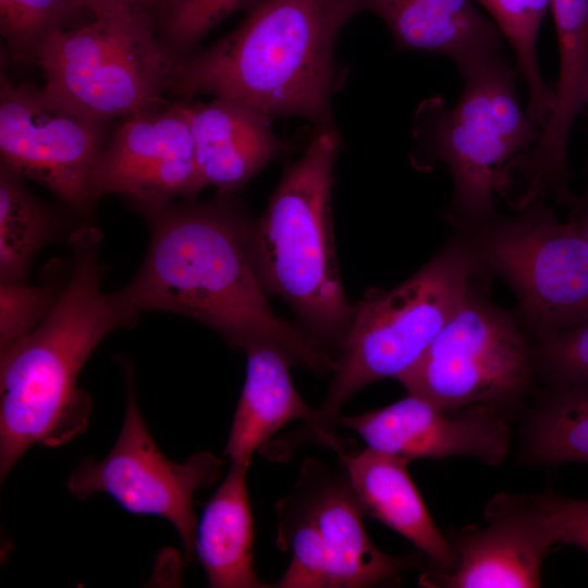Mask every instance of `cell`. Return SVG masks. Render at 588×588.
Instances as JSON below:
<instances>
[{"instance_id":"6da1fadb","label":"cell","mask_w":588,"mask_h":588,"mask_svg":"<svg viewBox=\"0 0 588 588\" xmlns=\"http://www.w3.org/2000/svg\"><path fill=\"white\" fill-rule=\"evenodd\" d=\"M139 210L150 228L145 258L111 294L127 326L142 311L173 313L211 328L232 347L272 344L311 372L333 371L331 353L270 307L252 254V220L226 195Z\"/></svg>"},{"instance_id":"7a4b0ae2","label":"cell","mask_w":588,"mask_h":588,"mask_svg":"<svg viewBox=\"0 0 588 588\" xmlns=\"http://www.w3.org/2000/svg\"><path fill=\"white\" fill-rule=\"evenodd\" d=\"M72 267L54 306L29 333L0 348L1 479L34 444L59 446L88 426L91 402L76 387L98 344L126 322L102 291L100 233L81 226L70 240Z\"/></svg>"},{"instance_id":"3957f363","label":"cell","mask_w":588,"mask_h":588,"mask_svg":"<svg viewBox=\"0 0 588 588\" xmlns=\"http://www.w3.org/2000/svg\"><path fill=\"white\" fill-rule=\"evenodd\" d=\"M356 13L352 0H259L232 32L177 61L169 89L331 126L334 44Z\"/></svg>"},{"instance_id":"277c9868","label":"cell","mask_w":588,"mask_h":588,"mask_svg":"<svg viewBox=\"0 0 588 588\" xmlns=\"http://www.w3.org/2000/svg\"><path fill=\"white\" fill-rule=\"evenodd\" d=\"M339 151L333 126L317 127L250 225L252 254L265 290L281 297L329 352L341 350L356 310L342 286L333 238L331 192Z\"/></svg>"},{"instance_id":"5b68a950","label":"cell","mask_w":588,"mask_h":588,"mask_svg":"<svg viewBox=\"0 0 588 588\" xmlns=\"http://www.w3.org/2000/svg\"><path fill=\"white\" fill-rule=\"evenodd\" d=\"M516 71L499 56L464 77L454 106L433 96L415 113L417 160L443 163L450 172L452 196L444 218L453 228L497 213L493 193L505 168L539 139L541 127L519 103Z\"/></svg>"},{"instance_id":"8992f818","label":"cell","mask_w":588,"mask_h":588,"mask_svg":"<svg viewBox=\"0 0 588 588\" xmlns=\"http://www.w3.org/2000/svg\"><path fill=\"white\" fill-rule=\"evenodd\" d=\"M478 283L486 284L475 258L453 232L409 278L390 290L370 289L356 304L318 408L327 427L360 389L408 371Z\"/></svg>"},{"instance_id":"52a82bcc","label":"cell","mask_w":588,"mask_h":588,"mask_svg":"<svg viewBox=\"0 0 588 588\" xmlns=\"http://www.w3.org/2000/svg\"><path fill=\"white\" fill-rule=\"evenodd\" d=\"M146 8L96 15L90 24L52 33L35 59L44 86L105 122L163 107L177 61Z\"/></svg>"},{"instance_id":"ba28073f","label":"cell","mask_w":588,"mask_h":588,"mask_svg":"<svg viewBox=\"0 0 588 588\" xmlns=\"http://www.w3.org/2000/svg\"><path fill=\"white\" fill-rule=\"evenodd\" d=\"M453 232L483 281L494 275L510 287L514 311L535 340L588 320V241L547 200Z\"/></svg>"},{"instance_id":"9c48e42d","label":"cell","mask_w":588,"mask_h":588,"mask_svg":"<svg viewBox=\"0 0 588 588\" xmlns=\"http://www.w3.org/2000/svg\"><path fill=\"white\" fill-rule=\"evenodd\" d=\"M277 546L290 564L277 588H365L399 583L416 565L391 555L367 535L346 473L309 457L293 489L275 504Z\"/></svg>"},{"instance_id":"30bf717a","label":"cell","mask_w":588,"mask_h":588,"mask_svg":"<svg viewBox=\"0 0 588 588\" xmlns=\"http://www.w3.org/2000/svg\"><path fill=\"white\" fill-rule=\"evenodd\" d=\"M476 284L421 358L397 378L408 393L442 409L477 404L512 408L539 378L535 339L516 313Z\"/></svg>"},{"instance_id":"8fae6325","label":"cell","mask_w":588,"mask_h":588,"mask_svg":"<svg viewBox=\"0 0 588 588\" xmlns=\"http://www.w3.org/2000/svg\"><path fill=\"white\" fill-rule=\"evenodd\" d=\"M123 368L126 408L118 439L102 460H84L70 475L66 487L77 499L103 492L130 513L166 518L180 536L189 562L195 558L197 527L193 497L216 481L223 461L209 451L193 454L183 463L167 458L142 418L133 369L126 363Z\"/></svg>"},{"instance_id":"7c38bea8","label":"cell","mask_w":588,"mask_h":588,"mask_svg":"<svg viewBox=\"0 0 588 588\" xmlns=\"http://www.w3.org/2000/svg\"><path fill=\"white\" fill-rule=\"evenodd\" d=\"M107 122L88 115L45 86L0 76L1 162L77 211L94 201L91 176Z\"/></svg>"},{"instance_id":"4fadbf2b","label":"cell","mask_w":588,"mask_h":588,"mask_svg":"<svg viewBox=\"0 0 588 588\" xmlns=\"http://www.w3.org/2000/svg\"><path fill=\"white\" fill-rule=\"evenodd\" d=\"M204 187L183 102L125 118L91 176L94 200L118 194L138 209L192 198Z\"/></svg>"},{"instance_id":"5bb4252c","label":"cell","mask_w":588,"mask_h":588,"mask_svg":"<svg viewBox=\"0 0 588 588\" xmlns=\"http://www.w3.org/2000/svg\"><path fill=\"white\" fill-rule=\"evenodd\" d=\"M485 526L468 528L451 542L456 564L449 573L426 572L420 584L441 588H534L542 563L558 543L550 492L494 495Z\"/></svg>"},{"instance_id":"9a60e30c","label":"cell","mask_w":588,"mask_h":588,"mask_svg":"<svg viewBox=\"0 0 588 588\" xmlns=\"http://www.w3.org/2000/svg\"><path fill=\"white\" fill-rule=\"evenodd\" d=\"M506 408L477 404L457 412L440 408L418 395L354 416H335L331 424L358 434L367 448L416 458L465 456L495 466L510 450Z\"/></svg>"},{"instance_id":"2e32d148","label":"cell","mask_w":588,"mask_h":588,"mask_svg":"<svg viewBox=\"0 0 588 588\" xmlns=\"http://www.w3.org/2000/svg\"><path fill=\"white\" fill-rule=\"evenodd\" d=\"M378 15L404 50L450 58L463 77L503 54L504 36L476 0H352Z\"/></svg>"},{"instance_id":"e0dca14e","label":"cell","mask_w":588,"mask_h":588,"mask_svg":"<svg viewBox=\"0 0 588 588\" xmlns=\"http://www.w3.org/2000/svg\"><path fill=\"white\" fill-rule=\"evenodd\" d=\"M183 106L200 176L220 195L240 189L285 150L271 117L250 106L224 98Z\"/></svg>"},{"instance_id":"ac0fdd59","label":"cell","mask_w":588,"mask_h":588,"mask_svg":"<svg viewBox=\"0 0 588 588\" xmlns=\"http://www.w3.org/2000/svg\"><path fill=\"white\" fill-rule=\"evenodd\" d=\"M246 353V377L235 409L224 454L231 463L250 464L253 454L282 427L306 421L328 446L342 445L294 387L290 367L296 365L282 348L255 344Z\"/></svg>"},{"instance_id":"d6986e66","label":"cell","mask_w":588,"mask_h":588,"mask_svg":"<svg viewBox=\"0 0 588 588\" xmlns=\"http://www.w3.org/2000/svg\"><path fill=\"white\" fill-rule=\"evenodd\" d=\"M364 514L411 541L431 562L433 572L449 573L456 553L431 518L408 471V460L365 448L335 451Z\"/></svg>"},{"instance_id":"ffe728a7","label":"cell","mask_w":588,"mask_h":588,"mask_svg":"<svg viewBox=\"0 0 588 588\" xmlns=\"http://www.w3.org/2000/svg\"><path fill=\"white\" fill-rule=\"evenodd\" d=\"M250 464L231 463L197 523L195 555L212 588H269L253 563L254 523L246 486Z\"/></svg>"},{"instance_id":"44dd1931","label":"cell","mask_w":588,"mask_h":588,"mask_svg":"<svg viewBox=\"0 0 588 588\" xmlns=\"http://www.w3.org/2000/svg\"><path fill=\"white\" fill-rule=\"evenodd\" d=\"M559 48L552 110L535 145L536 156L558 166L567 160L572 127L588 102V0H550Z\"/></svg>"},{"instance_id":"7402d4cb","label":"cell","mask_w":588,"mask_h":588,"mask_svg":"<svg viewBox=\"0 0 588 588\" xmlns=\"http://www.w3.org/2000/svg\"><path fill=\"white\" fill-rule=\"evenodd\" d=\"M523 460L588 464V384L548 385L524 424Z\"/></svg>"},{"instance_id":"603a6c76","label":"cell","mask_w":588,"mask_h":588,"mask_svg":"<svg viewBox=\"0 0 588 588\" xmlns=\"http://www.w3.org/2000/svg\"><path fill=\"white\" fill-rule=\"evenodd\" d=\"M56 216L25 187L22 176L0 166V280L24 282L34 256L59 233Z\"/></svg>"},{"instance_id":"cb8c5ba5","label":"cell","mask_w":588,"mask_h":588,"mask_svg":"<svg viewBox=\"0 0 588 588\" xmlns=\"http://www.w3.org/2000/svg\"><path fill=\"white\" fill-rule=\"evenodd\" d=\"M500 28L516 60L527 90V113L542 127L554 103V90L544 81L537 56V40L550 0H476Z\"/></svg>"},{"instance_id":"d4e9b609","label":"cell","mask_w":588,"mask_h":588,"mask_svg":"<svg viewBox=\"0 0 588 588\" xmlns=\"http://www.w3.org/2000/svg\"><path fill=\"white\" fill-rule=\"evenodd\" d=\"M74 10L69 0H0V32L12 58L35 62L45 39L64 28Z\"/></svg>"},{"instance_id":"484cf974","label":"cell","mask_w":588,"mask_h":588,"mask_svg":"<svg viewBox=\"0 0 588 588\" xmlns=\"http://www.w3.org/2000/svg\"><path fill=\"white\" fill-rule=\"evenodd\" d=\"M259 0H155L161 39L176 61L189 56L211 28Z\"/></svg>"},{"instance_id":"4316f807","label":"cell","mask_w":588,"mask_h":588,"mask_svg":"<svg viewBox=\"0 0 588 588\" xmlns=\"http://www.w3.org/2000/svg\"><path fill=\"white\" fill-rule=\"evenodd\" d=\"M535 355L548 385L588 384V320L536 339Z\"/></svg>"},{"instance_id":"83f0119b","label":"cell","mask_w":588,"mask_h":588,"mask_svg":"<svg viewBox=\"0 0 588 588\" xmlns=\"http://www.w3.org/2000/svg\"><path fill=\"white\" fill-rule=\"evenodd\" d=\"M63 286L60 281L56 284L50 274L41 285L1 283L0 348L34 330L50 313Z\"/></svg>"},{"instance_id":"f1b7e54d","label":"cell","mask_w":588,"mask_h":588,"mask_svg":"<svg viewBox=\"0 0 588 588\" xmlns=\"http://www.w3.org/2000/svg\"><path fill=\"white\" fill-rule=\"evenodd\" d=\"M558 543L579 547L588 554V500L550 492Z\"/></svg>"},{"instance_id":"f546056e","label":"cell","mask_w":588,"mask_h":588,"mask_svg":"<svg viewBox=\"0 0 588 588\" xmlns=\"http://www.w3.org/2000/svg\"><path fill=\"white\" fill-rule=\"evenodd\" d=\"M74 9L89 10L94 16L110 14L135 5H151L155 0H69Z\"/></svg>"},{"instance_id":"4dcf8cb0","label":"cell","mask_w":588,"mask_h":588,"mask_svg":"<svg viewBox=\"0 0 588 588\" xmlns=\"http://www.w3.org/2000/svg\"><path fill=\"white\" fill-rule=\"evenodd\" d=\"M568 222L588 241V200L577 198Z\"/></svg>"},{"instance_id":"1f68e13d","label":"cell","mask_w":588,"mask_h":588,"mask_svg":"<svg viewBox=\"0 0 588 588\" xmlns=\"http://www.w3.org/2000/svg\"><path fill=\"white\" fill-rule=\"evenodd\" d=\"M587 106H588V102H587ZM580 198L585 199V200H588V185H587L586 192L584 193V195Z\"/></svg>"},{"instance_id":"d6a6232c","label":"cell","mask_w":588,"mask_h":588,"mask_svg":"<svg viewBox=\"0 0 588 588\" xmlns=\"http://www.w3.org/2000/svg\"><path fill=\"white\" fill-rule=\"evenodd\" d=\"M155 3V2H154Z\"/></svg>"}]
</instances>
